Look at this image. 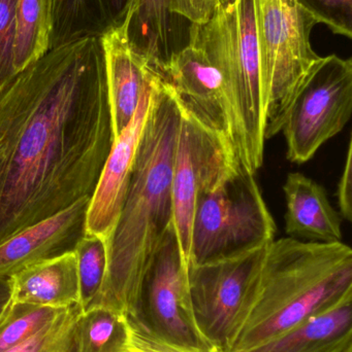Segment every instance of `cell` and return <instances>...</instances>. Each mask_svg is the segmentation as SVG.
I'll return each mask as SVG.
<instances>
[{"mask_svg":"<svg viewBox=\"0 0 352 352\" xmlns=\"http://www.w3.org/2000/svg\"><path fill=\"white\" fill-rule=\"evenodd\" d=\"M352 113V61L337 55L320 57L300 85L282 131L287 159L303 164L338 135Z\"/></svg>","mask_w":352,"mask_h":352,"instance_id":"obj_7","label":"cell"},{"mask_svg":"<svg viewBox=\"0 0 352 352\" xmlns=\"http://www.w3.org/2000/svg\"><path fill=\"white\" fill-rule=\"evenodd\" d=\"M188 41L198 45L220 72L234 153L256 175L264 163L266 140L253 0L220 6L204 24L189 25Z\"/></svg>","mask_w":352,"mask_h":352,"instance_id":"obj_4","label":"cell"},{"mask_svg":"<svg viewBox=\"0 0 352 352\" xmlns=\"http://www.w3.org/2000/svg\"><path fill=\"white\" fill-rule=\"evenodd\" d=\"M163 80V76L158 74L145 89L132 121L115 138L91 197L87 232L101 236L107 243L121 212L143 132Z\"/></svg>","mask_w":352,"mask_h":352,"instance_id":"obj_11","label":"cell"},{"mask_svg":"<svg viewBox=\"0 0 352 352\" xmlns=\"http://www.w3.org/2000/svg\"><path fill=\"white\" fill-rule=\"evenodd\" d=\"M124 352H140V351H136V349H132V346H130V349H128L127 351H124Z\"/></svg>","mask_w":352,"mask_h":352,"instance_id":"obj_32","label":"cell"},{"mask_svg":"<svg viewBox=\"0 0 352 352\" xmlns=\"http://www.w3.org/2000/svg\"><path fill=\"white\" fill-rule=\"evenodd\" d=\"M285 232L289 237L312 242L342 241V217L335 210L322 184L301 173L287 175Z\"/></svg>","mask_w":352,"mask_h":352,"instance_id":"obj_15","label":"cell"},{"mask_svg":"<svg viewBox=\"0 0 352 352\" xmlns=\"http://www.w3.org/2000/svg\"><path fill=\"white\" fill-rule=\"evenodd\" d=\"M17 0H0V91L17 76L14 72Z\"/></svg>","mask_w":352,"mask_h":352,"instance_id":"obj_26","label":"cell"},{"mask_svg":"<svg viewBox=\"0 0 352 352\" xmlns=\"http://www.w3.org/2000/svg\"><path fill=\"white\" fill-rule=\"evenodd\" d=\"M14 304V285L10 277L0 276V326Z\"/></svg>","mask_w":352,"mask_h":352,"instance_id":"obj_30","label":"cell"},{"mask_svg":"<svg viewBox=\"0 0 352 352\" xmlns=\"http://www.w3.org/2000/svg\"><path fill=\"white\" fill-rule=\"evenodd\" d=\"M220 6L219 0H169V10L190 25H200L212 18Z\"/></svg>","mask_w":352,"mask_h":352,"instance_id":"obj_27","label":"cell"},{"mask_svg":"<svg viewBox=\"0 0 352 352\" xmlns=\"http://www.w3.org/2000/svg\"><path fill=\"white\" fill-rule=\"evenodd\" d=\"M318 24H324L334 34L351 38L352 0H297Z\"/></svg>","mask_w":352,"mask_h":352,"instance_id":"obj_25","label":"cell"},{"mask_svg":"<svg viewBox=\"0 0 352 352\" xmlns=\"http://www.w3.org/2000/svg\"><path fill=\"white\" fill-rule=\"evenodd\" d=\"M337 199H338L340 215L343 219L352 221V140H349L347 148L346 160L342 175L339 180L337 188Z\"/></svg>","mask_w":352,"mask_h":352,"instance_id":"obj_29","label":"cell"},{"mask_svg":"<svg viewBox=\"0 0 352 352\" xmlns=\"http://www.w3.org/2000/svg\"><path fill=\"white\" fill-rule=\"evenodd\" d=\"M83 311L81 304L66 308L55 322L6 352H79L78 320Z\"/></svg>","mask_w":352,"mask_h":352,"instance_id":"obj_24","label":"cell"},{"mask_svg":"<svg viewBox=\"0 0 352 352\" xmlns=\"http://www.w3.org/2000/svg\"><path fill=\"white\" fill-rule=\"evenodd\" d=\"M64 309L14 303L0 326V352L19 346L57 320Z\"/></svg>","mask_w":352,"mask_h":352,"instance_id":"obj_23","label":"cell"},{"mask_svg":"<svg viewBox=\"0 0 352 352\" xmlns=\"http://www.w3.org/2000/svg\"><path fill=\"white\" fill-rule=\"evenodd\" d=\"M265 102V140L282 131L306 74L320 56L310 41L318 23L297 0H253Z\"/></svg>","mask_w":352,"mask_h":352,"instance_id":"obj_5","label":"cell"},{"mask_svg":"<svg viewBox=\"0 0 352 352\" xmlns=\"http://www.w3.org/2000/svg\"><path fill=\"white\" fill-rule=\"evenodd\" d=\"M128 324L130 328V346L140 352H222L219 349L198 351V349L177 346L153 336L138 324L130 322Z\"/></svg>","mask_w":352,"mask_h":352,"instance_id":"obj_28","label":"cell"},{"mask_svg":"<svg viewBox=\"0 0 352 352\" xmlns=\"http://www.w3.org/2000/svg\"><path fill=\"white\" fill-rule=\"evenodd\" d=\"M179 104L181 120L172 180L173 230L182 260L189 269L192 223L198 199L217 186L239 161L227 138L202 123L180 101Z\"/></svg>","mask_w":352,"mask_h":352,"instance_id":"obj_8","label":"cell"},{"mask_svg":"<svg viewBox=\"0 0 352 352\" xmlns=\"http://www.w3.org/2000/svg\"><path fill=\"white\" fill-rule=\"evenodd\" d=\"M178 19L169 10V0H132L130 6L128 43L161 74L169 57L183 47L178 41Z\"/></svg>","mask_w":352,"mask_h":352,"instance_id":"obj_19","label":"cell"},{"mask_svg":"<svg viewBox=\"0 0 352 352\" xmlns=\"http://www.w3.org/2000/svg\"><path fill=\"white\" fill-rule=\"evenodd\" d=\"M161 74L190 113L231 142L222 76L198 45L188 41L169 57Z\"/></svg>","mask_w":352,"mask_h":352,"instance_id":"obj_12","label":"cell"},{"mask_svg":"<svg viewBox=\"0 0 352 352\" xmlns=\"http://www.w3.org/2000/svg\"><path fill=\"white\" fill-rule=\"evenodd\" d=\"M127 320L177 346L198 351L218 349L205 338L196 324L188 269L182 260L173 228L149 264L134 314Z\"/></svg>","mask_w":352,"mask_h":352,"instance_id":"obj_10","label":"cell"},{"mask_svg":"<svg viewBox=\"0 0 352 352\" xmlns=\"http://www.w3.org/2000/svg\"><path fill=\"white\" fill-rule=\"evenodd\" d=\"M91 197L21 230L0 243V276L12 277L24 269L74 252L87 233Z\"/></svg>","mask_w":352,"mask_h":352,"instance_id":"obj_13","label":"cell"},{"mask_svg":"<svg viewBox=\"0 0 352 352\" xmlns=\"http://www.w3.org/2000/svg\"><path fill=\"white\" fill-rule=\"evenodd\" d=\"M79 352H124L130 328L124 314L105 307L84 310L78 320Z\"/></svg>","mask_w":352,"mask_h":352,"instance_id":"obj_21","label":"cell"},{"mask_svg":"<svg viewBox=\"0 0 352 352\" xmlns=\"http://www.w3.org/2000/svg\"><path fill=\"white\" fill-rule=\"evenodd\" d=\"M352 346V294L287 332L244 352H344Z\"/></svg>","mask_w":352,"mask_h":352,"instance_id":"obj_17","label":"cell"},{"mask_svg":"<svg viewBox=\"0 0 352 352\" xmlns=\"http://www.w3.org/2000/svg\"><path fill=\"white\" fill-rule=\"evenodd\" d=\"M254 175L239 162L200 197L192 223L189 267L274 241L276 225Z\"/></svg>","mask_w":352,"mask_h":352,"instance_id":"obj_6","label":"cell"},{"mask_svg":"<svg viewBox=\"0 0 352 352\" xmlns=\"http://www.w3.org/2000/svg\"><path fill=\"white\" fill-rule=\"evenodd\" d=\"M80 285V304L83 309L101 293L107 276L109 250L107 242L95 234H85L74 250Z\"/></svg>","mask_w":352,"mask_h":352,"instance_id":"obj_22","label":"cell"},{"mask_svg":"<svg viewBox=\"0 0 352 352\" xmlns=\"http://www.w3.org/2000/svg\"><path fill=\"white\" fill-rule=\"evenodd\" d=\"M235 1V0H219L220 2V6H227V4L231 3V2Z\"/></svg>","mask_w":352,"mask_h":352,"instance_id":"obj_31","label":"cell"},{"mask_svg":"<svg viewBox=\"0 0 352 352\" xmlns=\"http://www.w3.org/2000/svg\"><path fill=\"white\" fill-rule=\"evenodd\" d=\"M132 0H49L50 50L103 38L126 24Z\"/></svg>","mask_w":352,"mask_h":352,"instance_id":"obj_16","label":"cell"},{"mask_svg":"<svg viewBox=\"0 0 352 352\" xmlns=\"http://www.w3.org/2000/svg\"><path fill=\"white\" fill-rule=\"evenodd\" d=\"M114 142L103 38L17 74L0 91V243L92 197Z\"/></svg>","mask_w":352,"mask_h":352,"instance_id":"obj_1","label":"cell"},{"mask_svg":"<svg viewBox=\"0 0 352 352\" xmlns=\"http://www.w3.org/2000/svg\"><path fill=\"white\" fill-rule=\"evenodd\" d=\"M352 294V250L344 242L274 240L249 305L225 352H244L295 328Z\"/></svg>","mask_w":352,"mask_h":352,"instance_id":"obj_3","label":"cell"},{"mask_svg":"<svg viewBox=\"0 0 352 352\" xmlns=\"http://www.w3.org/2000/svg\"><path fill=\"white\" fill-rule=\"evenodd\" d=\"M103 43L116 138L132 121L145 89L161 74L130 47L125 25L103 36Z\"/></svg>","mask_w":352,"mask_h":352,"instance_id":"obj_14","label":"cell"},{"mask_svg":"<svg viewBox=\"0 0 352 352\" xmlns=\"http://www.w3.org/2000/svg\"><path fill=\"white\" fill-rule=\"evenodd\" d=\"M269 244L188 269L196 324L219 351H227L249 305Z\"/></svg>","mask_w":352,"mask_h":352,"instance_id":"obj_9","label":"cell"},{"mask_svg":"<svg viewBox=\"0 0 352 352\" xmlns=\"http://www.w3.org/2000/svg\"><path fill=\"white\" fill-rule=\"evenodd\" d=\"M14 72L17 74L50 51L49 0H17Z\"/></svg>","mask_w":352,"mask_h":352,"instance_id":"obj_20","label":"cell"},{"mask_svg":"<svg viewBox=\"0 0 352 352\" xmlns=\"http://www.w3.org/2000/svg\"><path fill=\"white\" fill-rule=\"evenodd\" d=\"M180 120L179 100L163 78L143 132L121 212L107 243L105 283L87 309L109 308L126 318L134 314L145 273L173 228L172 180Z\"/></svg>","mask_w":352,"mask_h":352,"instance_id":"obj_2","label":"cell"},{"mask_svg":"<svg viewBox=\"0 0 352 352\" xmlns=\"http://www.w3.org/2000/svg\"><path fill=\"white\" fill-rule=\"evenodd\" d=\"M10 278L14 285V303L57 309L80 304L74 252L33 265Z\"/></svg>","mask_w":352,"mask_h":352,"instance_id":"obj_18","label":"cell"}]
</instances>
